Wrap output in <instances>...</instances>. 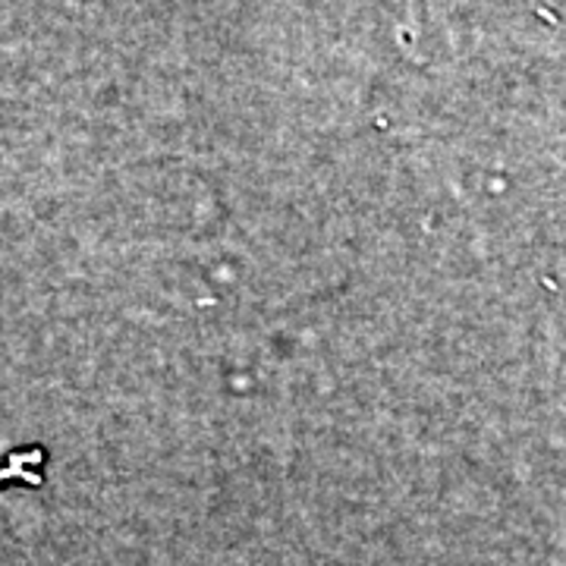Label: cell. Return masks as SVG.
Segmentation results:
<instances>
[{
    "instance_id": "1",
    "label": "cell",
    "mask_w": 566,
    "mask_h": 566,
    "mask_svg": "<svg viewBox=\"0 0 566 566\" xmlns=\"http://www.w3.org/2000/svg\"><path fill=\"white\" fill-rule=\"evenodd\" d=\"M41 463H44V450L41 447L17 450V453L7 457V472L3 475H13L20 482H29V485H41Z\"/></svg>"
}]
</instances>
